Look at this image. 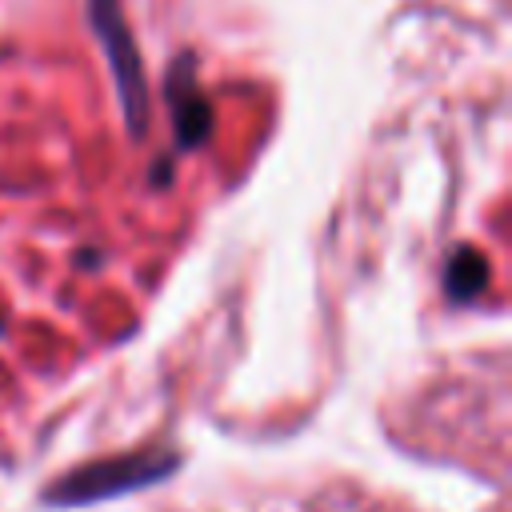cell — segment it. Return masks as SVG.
<instances>
[{
	"instance_id": "cell-4",
	"label": "cell",
	"mask_w": 512,
	"mask_h": 512,
	"mask_svg": "<svg viewBox=\"0 0 512 512\" xmlns=\"http://www.w3.org/2000/svg\"><path fill=\"white\" fill-rule=\"evenodd\" d=\"M0 328H4V320H0Z\"/></svg>"
},
{
	"instance_id": "cell-2",
	"label": "cell",
	"mask_w": 512,
	"mask_h": 512,
	"mask_svg": "<svg viewBox=\"0 0 512 512\" xmlns=\"http://www.w3.org/2000/svg\"><path fill=\"white\" fill-rule=\"evenodd\" d=\"M164 100H168V112H172L176 148H180V152L204 148L208 136H212V124H216V112H212V100H208L204 88H200L196 56L180 52V56L168 64V72H164Z\"/></svg>"
},
{
	"instance_id": "cell-1",
	"label": "cell",
	"mask_w": 512,
	"mask_h": 512,
	"mask_svg": "<svg viewBox=\"0 0 512 512\" xmlns=\"http://www.w3.org/2000/svg\"><path fill=\"white\" fill-rule=\"evenodd\" d=\"M88 24L104 48L116 96H120V112L124 124L132 132V140H144L148 120H152V104H148V76H144V60L136 48V36L128 28L124 4L120 0H88Z\"/></svg>"
},
{
	"instance_id": "cell-3",
	"label": "cell",
	"mask_w": 512,
	"mask_h": 512,
	"mask_svg": "<svg viewBox=\"0 0 512 512\" xmlns=\"http://www.w3.org/2000/svg\"><path fill=\"white\" fill-rule=\"evenodd\" d=\"M488 276H492L488 256L472 244H460V248H452L448 264H444V292H448V300L468 304L488 288Z\"/></svg>"
}]
</instances>
